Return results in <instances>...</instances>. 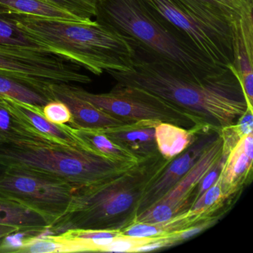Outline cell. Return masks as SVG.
Returning a JSON list of instances; mask_svg holds the SVG:
<instances>
[{
    "label": "cell",
    "instance_id": "18",
    "mask_svg": "<svg viewBox=\"0 0 253 253\" xmlns=\"http://www.w3.org/2000/svg\"><path fill=\"white\" fill-rule=\"evenodd\" d=\"M0 223L38 235L48 232L50 226L48 219L38 211L2 196H0Z\"/></svg>",
    "mask_w": 253,
    "mask_h": 253
},
{
    "label": "cell",
    "instance_id": "23",
    "mask_svg": "<svg viewBox=\"0 0 253 253\" xmlns=\"http://www.w3.org/2000/svg\"><path fill=\"white\" fill-rule=\"evenodd\" d=\"M0 95L41 109L51 101L28 85L2 75H0Z\"/></svg>",
    "mask_w": 253,
    "mask_h": 253
},
{
    "label": "cell",
    "instance_id": "32",
    "mask_svg": "<svg viewBox=\"0 0 253 253\" xmlns=\"http://www.w3.org/2000/svg\"><path fill=\"white\" fill-rule=\"evenodd\" d=\"M18 232H20V229L16 226L0 223V253H2V248L7 238L12 234Z\"/></svg>",
    "mask_w": 253,
    "mask_h": 253
},
{
    "label": "cell",
    "instance_id": "12",
    "mask_svg": "<svg viewBox=\"0 0 253 253\" xmlns=\"http://www.w3.org/2000/svg\"><path fill=\"white\" fill-rule=\"evenodd\" d=\"M47 97L50 100L63 102L68 106L72 114L69 126L72 128L104 129L125 124L78 97L72 91L69 84H52L48 88Z\"/></svg>",
    "mask_w": 253,
    "mask_h": 253
},
{
    "label": "cell",
    "instance_id": "34",
    "mask_svg": "<svg viewBox=\"0 0 253 253\" xmlns=\"http://www.w3.org/2000/svg\"><path fill=\"white\" fill-rule=\"evenodd\" d=\"M6 166L3 165V164H0V174L4 172L5 169H6Z\"/></svg>",
    "mask_w": 253,
    "mask_h": 253
},
{
    "label": "cell",
    "instance_id": "16",
    "mask_svg": "<svg viewBox=\"0 0 253 253\" xmlns=\"http://www.w3.org/2000/svg\"><path fill=\"white\" fill-rule=\"evenodd\" d=\"M13 110L26 120L34 128L46 137L69 146L85 147L84 143L75 135L70 126L57 125L48 121L44 117L42 109L4 96Z\"/></svg>",
    "mask_w": 253,
    "mask_h": 253
},
{
    "label": "cell",
    "instance_id": "5",
    "mask_svg": "<svg viewBox=\"0 0 253 253\" xmlns=\"http://www.w3.org/2000/svg\"><path fill=\"white\" fill-rule=\"evenodd\" d=\"M0 164L49 174L75 189L118 175L136 164L113 161L88 148L56 140L0 144Z\"/></svg>",
    "mask_w": 253,
    "mask_h": 253
},
{
    "label": "cell",
    "instance_id": "26",
    "mask_svg": "<svg viewBox=\"0 0 253 253\" xmlns=\"http://www.w3.org/2000/svg\"><path fill=\"white\" fill-rule=\"evenodd\" d=\"M158 238H139V237L122 236L115 238L105 247L103 253H132L140 246L151 242Z\"/></svg>",
    "mask_w": 253,
    "mask_h": 253
},
{
    "label": "cell",
    "instance_id": "7",
    "mask_svg": "<svg viewBox=\"0 0 253 253\" xmlns=\"http://www.w3.org/2000/svg\"><path fill=\"white\" fill-rule=\"evenodd\" d=\"M69 86L78 97L125 124L152 120L187 129L199 124L192 115L172 103L139 87L117 83L108 92L94 94L78 85L69 84Z\"/></svg>",
    "mask_w": 253,
    "mask_h": 253
},
{
    "label": "cell",
    "instance_id": "14",
    "mask_svg": "<svg viewBox=\"0 0 253 253\" xmlns=\"http://www.w3.org/2000/svg\"><path fill=\"white\" fill-rule=\"evenodd\" d=\"M160 123L144 120L100 130L114 143L140 161L159 152L155 140V128Z\"/></svg>",
    "mask_w": 253,
    "mask_h": 253
},
{
    "label": "cell",
    "instance_id": "4",
    "mask_svg": "<svg viewBox=\"0 0 253 253\" xmlns=\"http://www.w3.org/2000/svg\"><path fill=\"white\" fill-rule=\"evenodd\" d=\"M94 20L128 38L135 49L192 75L208 77L228 69L207 60L183 34L161 18L144 0H97Z\"/></svg>",
    "mask_w": 253,
    "mask_h": 253
},
{
    "label": "cell",
    "instance_id": "35",
    "mask_svg": "<svg viewBox=\"0 0 253 253\" xmlns=\"http://www.w3.org/2000/svg\"><path fill=\"white\" fill-rule=\"evenodd\" d=\"M249 2H253V0H248Z\"/></svg>",
    "mask_w": 253,
    "mask_h": 253
},
{
    "label": "cell",
    "instance_id": "8",
    "mask_svg": "<svg viewBox=\"0 0 253 253\" xmlns=\"http://www.w3.org/2000/svg\"><path fill=\"white\" fill-rule=\"evenodd\" d=\"M80 67L39 48L0 45V75L28 85L47 98L52 84H90L91 78Z\"/></svg>",
    "mask_w": 253,
    "mask_h": 253
},
{
    "label": "cell",
    "instance_id": "17",
    "mask_svg": "<svg viewBox=\"0 0 253 253\" xmlns=\"http://www.w3.org/2000/svg\"><path fill=\"white\" fill-rule=\"evenodd\" d=\"M54 140L41 134L13 110L4 96L0 95V144H17Z\"/></svg>",
    "mask_w": 253,
    "mask_h": 253
},
{
    "label": "cell",
    "instance_id": "28",
    "mask_svg": "<svg viewBox=\"0 0 253 253\" xmlns=\"http://www.w3.org/2000/svg\"><path fill=\"white\" fill-rule=\"evenodd\" d=\"M219 219L214 218L196 223V224L192 225V226L183 229V230L180 231V232H176V233L173 234V235H170V236L166 237V239L168 241L170 247L177 245V244H180V243L190 239L192 237L196 236L197 235L204 232L206 229L211 227Z\"/></svg>",
    "mask_w": 253,
    "mask_h": 253
},
{
    "label": "cell",
    "instance_id": "19",
    "mask_svg": "<svg viewBox=\"0 0 253 253\" xmlns=\"http://www.w3.org/2000/svg\"><path fill=\"white\" fill-rule=\"evenodd\" d=\"M202 126L198 124L187 129L169 123H160L155 128L158 152L165 159H173L190 146Z\"/></svg>",
    "mask_w": 253,
    "mask_h": 253
},
{
    "label": "cell",
    "instance_id": "9",
    "mask_svg": "<svg viewBox=\"0 0 253 253\" xmlns=\"http://www.w3.org/2000/svg\"><path fill=\"white\" fill-rule=\"evenodd\" d=\"M75 190L61 179L25 167L8 166L0 174V196L38 211L50 226L66 212Z\"/></svg>",
    "mask_w": 253,
    "mask_h": 253
},
{
    "label": "cell",
    "instance_id": "30",
    "mask_svg": "<svg viewBox=\"0 0 253 253\" xmlns=\"http://www.w3.org/2000/svg\"><path fill=\"white\" fill-rule=\"evenodd\" d=\"M196 1L223 14L233 23H235L241 18V14H238L233 8H231L222 0H196Z\"/></svg>",
    "mask_w": 253,
    "mask_h": 253
},
{
    "label": "cell",
    "instance_id": "33",
    "mask_svg": "<svg viewBox=\"0 0 253 253\" xmlns=\"http://www.w3.org/2000/svg\"><path fill=\"white\" fill-rule=\"evenodd\" d=\"M10 13L11 12H10L8 9L4 8V7H2V5H0V14H10Z\"/></svg>",
    "mask_w": 253,
    "mask_h": 253
},
{
    "label": "cell",
    "instance_id": "2",
    "mask_svg": "<svg viewBox=\"0 0 253 253\" xmlns=\"http://www.w3.org/2000/svg\"><path fill=\"white\" fill-rule=\"evenodd\" d=\"M7 15L40 48L97 76L132 70L136 54L132 42L97 20L85 23L14 13Z\"/></svg>",
    "mask_w": 253,
    "mask_h": 253
},
{
    "label": "cell",
    "instance_id": "10",
    "mask_svg": "<svg viewBox=\"0 0 253 253\" xmlns=\"http://www.w3.org/2000/svg\"><path fill=\"white\" fill-rule=\"evenodd\" d=\"M222 148L223 139L220 134L189 172L159 201L139 214L134 223H160L187 212L194 204L197 186L221 156Z\"/></svg>",
    "mask_w": 253,
    "mask_h": 253
},
{
    "label": "cell",
    "instance_id": "22",
    "mask_svg": "<svg viewBox=\"0 0 253 253\" xmlns=\"http://www.w3.org/2000/svg\"><path fill=\"white\" fill-rule=\"evenodd\" d=\"M194 224L187 212L160 223H134L121 230L125 236L139 238H165Z\"/></svg>",
    "mask_w": 253,
    "mask_h": 253
},
{
    "label": "cell",
    "instance_id": "15",
    "mask_svg": "<svg viewBox=\"0 0 253 253\" xmlns=\"http://www.w3.org/2000/svg\"><path fill=\"white\" fill-rule=\"evenodd\" d=\"M253 133L240 139L230 151L220 174L223 194L235 198L251 178L253 173Z\"/></svg>",
    "mask_w": 253,
    "mask_h": 253
},
{
    "label": "cell",
    "instance_id": "20",
    "mask_svg": "<svg viewBox=\"0 0 253 253\" xmlns=\"http://www.w3.org/2000/svg\"><path fill=\"white\" fill-rule=\"evenodd\" d=\"M72 130L88 149L101 156L120 162H138L135 157L114 143L100 129L72 128Z\"/></svg>",
    "mask_w": 253,
    "mask_h": 253
},
{
    "label": "cell",
    "instance_id": "21",
    "mask_svg": "<svg viewBox=\"0 0 253 253\" xmlns=\"http://www.w3.org/2000/svg\"><path fill=\"white\" fill-rule=\"evenodd\" d=\"M0 5L14 14L85 23L74 14L42 0H0Z\"/></svg>",
    "mask_w": 253,
    "mask_h": 253
},
{
    "label": "cell",
    "instance_id": "27",
    "mask_svg": "<svg viewBox=\"0 0 253 253\" xmlns=\"http://www.w3.org/2000/svg\"><path fill=\"white\" fill-rule=\"evenodd\" d=\"M44 117L52 124L65 125L72 122V114L68 106L59 100H51L43 108Z\"/></svg>",
    "mask_w": 253,
    "mask_h": 253
},
{
    "label": "cell",
    "instance_id": "11",
    "mask_svg": "<svg viewBox=\"0 0 253 253\" xmlns=\"http://www.w3.org/2000/svg\"><path fill=\"white\" fill-rule=\"evenodd\" d=\"M220 134V130L202 126L190 146L171 159L148 186L140 199L137 217L159 201L177 182L180 181Z\"/></svg>",
    "mask_w": 253,
    "mask_h": 253
},
{
    "label": "cell",
    "instance_id": "29",
    "mask_svg": "<svg viewBox=\"0 0 253 253\" xmlns=\"http://www.w3.org/2000/svg\"><path fill=\"white\" fill-rule=\"evenodd\" d=\"M228 155L223 154L222 152L221 156L220 157L217 162L214 166L206 173L205 175L201 179L196 189H195V198H194V203L209 189L211 187L216 180L218 178L219 176L221 174L222 169H223V165H224L225 161Z\"/></svg>",
    "mask_w": 253,
    "mask_h": 253
},
{
    "label": "cell",
    "instance_id": "3",
    "mask_svg": "<svg viewBox=\"0 0 253 253\" xmlns=\"http://www.w3.org/2000/svg\"><path fill=\"white\" fill-rule=\"evenodd\" d=\"M170 161L158 152L121 174L78 188L66 212L48 232L56 235L70 229L123 230L134 223L143 194Z\"/></svg>",
    "mask_w": 253,
    "mask_h": 253
},
{
    "label": "cell",
    "instance_id": "25",
    "mask_svg": "<svg viewBox=\"0 0 253 253\" xmlns=\"http://www.w3.org/2000/svg\"><path fill=\"white\" fill-rule=\"evenodd\" d=\"M91 23L97 14V0H42Z\"/></svg>",
    "mask_w": 253,
    "mask_h": 253
},
{
    "label": "cell",
    "instance_id": "24",
    "mask_svg": "<svg viewBox=\"0 0 253 253\" xmlns=\"http://www.w3.org/2000/svg\"><path fill=\"white\" fill-rule=\"evenodd\" d=\"M7 14H0V45L31 47L43 50L17 28Z\"/></svg>",
    "mask_w": 253,
    "mask_h": 253
},
{
    "label": "cell",
    "instance_id": "6",
    "mask_svg": "<svg viewBox=\"0 0 253 253\" xmlns=\"http://www.w3.org/2000/svg\"><path fill=\"white\" fill-rule=\"evenodd\" d=\"M215 66H233V26L223 14L196 0H144Z\"/></svg>",
    "mask_w": 253,
    "mask_h": 253
},
{
    "label": "cell",
    "instance_id": "1",
    "mask_svg": "<svg viewBox=\"0 0 253 253\" xmlns=\"http://www.w3.org/2000/svg\"><path fill=\"white\" fill-rule=\"evenodd\" d=\"M135 50L132 70L108 73L117 83L154 93L192 115L201 125L220 131L236 124L250 109L234 66L200 77Z\"/></svg>",
    "mask_w": 253,
    "mask_h": 253
},
{
    "label": "cell",
    "instance_id": "31",
    "mask_svg": "<svg viewBox=\"0 0 253 253\" xmlns=\"http://www.w3.org/2000/svg\"><path fill=\"white\" fill-rule=\"evenodd\" d=\"M253 110L250 109H247L245 113L240 117L239 119L235 124L236 127L237 131L241 137L247 134L253 133Z\"/></svg>",
    "mask_w": 253,
    "mask_h": 253
},
{
    "label": "cell",
    "instance_id": "13",
    "mask_svg": "<svg viewBox=\"0 0 253 253\" xmlns=\"http://www.w3.org/2000/svg\"><path fill=\"white\" fill-rule=\"evenodd\" d=\"M233 66L253 109V9L246 11L233 26Z\"/></svg>",
    "mask_w": 253,
    "mask_h": 253
}]
</instances>
